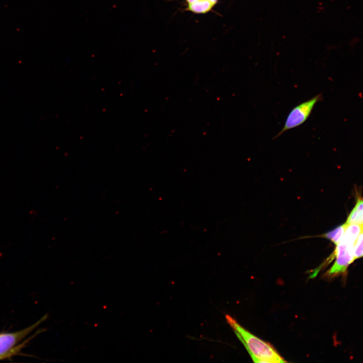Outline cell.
I'll return each instance as SVG.
<instances>
[{
	"instance_id": "obj_5",
	"label": "cell",
	"mask_w": 363,
	"mask_h": 363,
	"mask_svg": "<svg viewBox=\"0 0 363 363\" xmlns=\"http://www.w3.org/2000/svg\"><path fill=\"white\" fill-rule=\"evenodd\" d=\"M346 223L355 224L363 227V199L358 198L355 207L347 218Z\"/></svg>"
},
{
	"instance_id": "obj_4",
	"label": "cell",
	"mask_w": 363,
	"mask_h": 363,
	"mask_svg": "<svg viewBox=\"0 0 363 363\" xmlns=\"http://www.w3.org/2000/svg\"><path fill=\"white\" fill-rule=\"evenodd\" d=\"M322 98V94H319L293 107L288 114L283 127L274 139L278 138L285 132L303 124L310 116L316 104Z\"/></svg>"
},
{
	"instance_id": "obj_6",
	"label": "cell",
	"mask_w": 363,
	"mask_h": 363,
	"mask_svg": "<svg viewBox=\"0 0 363 363\" xmlns=\"http://www.w3.org/2000/svg\"><path fill=\"white\" fill-rule=\"evenodd\" d=\"M347 224H342L333 230L330 231L322 236L331 240L335 245H337L342 238L346 230Z\"/></svg>"
},
{
	"instance_id": "obj_1",
	"label": "cell",
	"mask_w": 363,
	"mask_h": 363,
	"mask_svg": "<svg viewBox=\"0 0 363 363\" xmlns=\"http://www.w3.org/2000/svg\"><path fill=\"white\" fill-rule=\"evenodd\" d=\"M227 323L233 329L255 362L278 363L286 361L269 343L266 342L245 329L231 316H225Z\"/></svg>"
},
{
	"instance_id": "obj_7",
	"label": "cell",
	"mask_w": 363,
	"mask_h": 363,
	"mask_svg": "<svg viewBox=\"0 0 363 363\" xmlns=\"http://www.w3.org/2000/svg\"><path fill=\"white\" fill-rule=\"evenodd\" d=\"M354 260L363 257V231L357 237L353 248Z\"/></svg>"
},
{
	"instance_id": "obj_2",
	"label": "cell",
	"mask_w": 363,
	"mask_h": 363,
	"mask_svg": "<svg viewBox=\"0 0 363 363\" xmlns=\"http://www.w3.org/2000/svg\"><path fill=\"white\" fill-rule=\"evenodd\" d=\"M362 231L363 227L359 225L347 224L342 238L336 245L333 254L335 260L331 268L327 272V276L333 277L343 274L354 261V246L357 237Z\"/></svg>"
},
{
	"instance_id": "obj_3",
	"label": "cell",
	"mask_w": 363,
	"mask_h": 363,
	"mask_svg": "<svg viewBox=\"0 0 363 363\" xmlns=\"http://www.w3.org/2000/svg\"><path fill=\"white\" fill-rule=\"evenodd\" d=\"M47 317L48 315L45 314L34 324L21 330L0 334V359L14 354L24 347L25 344L28 341L37 334V332L33 336L26 340L25 342H23L21 344H19V343L42 322H44Z\"/></svg>"
}]
</instances>
